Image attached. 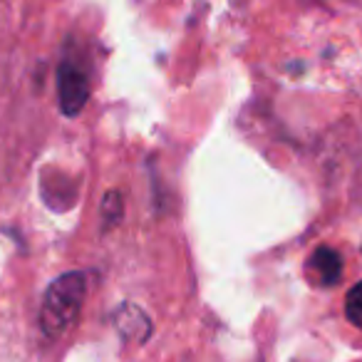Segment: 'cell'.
Here are the masks:
<instances>
[{
    "instance_id": "obj_1",
    "label": "cell",
    "mask_w": 362,
    "mask_h": 362,
    "mask_svg": "<svg viewBox=\"0 0 362 362\" xmlns=\"http://www.w3.org/2000/svg\"><path fill=\"white\" fill-rule=\"evenodd\" d=\"M87 296V278L85 273H65V276L55 278L47 288L45 298H42L40 308V330L45 332L50 340L67 335L75 327L77 317H80L82 303Z\"/></svg>"
},
{
    "instance_id": "obj_2",
    "label": "cell",
    "mask_w": 362,
    "mask_h": 362,
    "mask_svg": "<svg viewBox=\"0 0 362 362\" xmlns=\"http://www.w3.org/2000/svg\"><path fill=\"white\" fill-rule=\"evenodd\" d=\"M57 102L65 117H77L90 102V80L77 62L62 60L57 67Z\"/></svg>"
},
{
    "instance_id": "obj_3",
    "label": "cell",
    "mask_w": 362,
    "mask_h": 362,
    "mask_svg": "<svg viewBox=\"0 0 362 362\" xmlns=\"http://www.w3.org/2000/svg\"><path fill=\"white\" fill-rule=\"evenodd\" d=\"M308 271L322 288H332L342 278V256L330 246H317L308 258Z\"/></svg>"
},
{
    "instance_id": "obj_4",
    "label": "cell",
    "mask_w": 362,
    "mask_h": 362,
    "mask_svg": "<svg viewBox=\"0 0 362 362\" xmlns=\"http://www.w3.org/2000/svg\"><path fill=\"white\" fill-rule=\"evenodd\" d=\"M115 325L119 330V335L124 340H134V342H146L151 335V320L139 305L134 303H124V305L117 308L115 313Z\"/></svg>"
},
{
    "instance_id": "obj_5",
    "label": "cell",
    "mask_w": 362,
    "mask_h": 362,
    "mask_svg": "<svg viewBox=\"0 0 362 362\" xmlns=\"http://www.w3.org/2000/svg\"><path fill=\"white\" fill-rule=\"evenodd\" d=\"M124 216V204H122V194L117 189H110L102 199V228L110 231Z\"/></svg>"
},
{
    "instance_id": "obj_6",
    "label": "cell",
    "mask_w": 362,
    "mask_h": 362,
    "mask_svg": "<svg viewBox=\"0 0 362 362\" xmlns=\"http://www.w3.org/2000/svg\"><path fill=\"white\" fill-rule=\"evenodd\" d=\"M345 315L347 320L352 322L355 327L362 330V281L355 283V286L347 291V298H345Z\"/></svg>"
}]
</instances>
